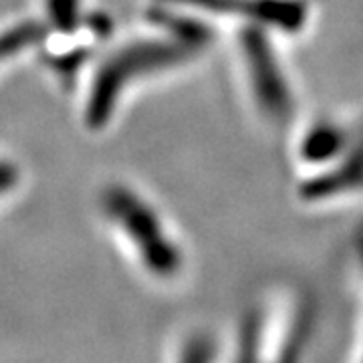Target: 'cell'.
Here are the masks:
<instances>
[{
  "label": "cell",
  "instance_id": "cell-3",
  "mask_svg": "<svg viewBox=\"0 0 363 363\" xmlns=\"http://www.w3.org/2000/svg\"><path fill=\"white\" fill-rule=\"evenodd\" d=\"M198 51L180 40H140L131 43L105 61L91 85L87 123L104 128L116 109L125 85L135 79L190 61Z\"/></svg>",
  "mask_w": 363,
  "mask_h": 363
},
{
  "label": "cell",
  "instance_id": "cell-13",
  "mask_svg": "<svg viewBox=\"0 0 363 363\" xmlns=\"http://www.w3.org/2000/svg\"><path fill=\"white\" fill-rule=\"evenodd\" d=\"M351 359L357 363H363V311L359 315V323H357V333H355V341H353Z\"/></svg>",
  "mask_w": 363,
  "mask_h": 363
},
{
  "label": "cell",
  "instance_id": "cell-10",
  "mask_svg": "<svg viewBox=\"0 0 363 363\" xmlns=\"http://www.w3.org/2000/svg\"><path fill=\"white\" fill-rule=\"evenodd\" d=\"M79 4L81 0H47L51 25L67 35L73 33L79 26Z\"/></svg>",
  "mask_w": 363,
  "mask_h": 363
},
{
  "label": "cell",
  "instance_id": "cell-8",
  "mask_svg": "<svg viewBox=\"0 0 363 363\" xmlns=\"http://www.w3.org/2000/svg\"><path fill=\"white\" fill-rule=\"evenodd\" d=\"M152 18L157 21L172 35L174 40H180L184 45L192 47L194 51H202L208 45L214 40V28L206 25L200 18H192V16H184L178 13H169V11H162L157 9L152 13Z\"/></svg>",
  "mask_w": 363,
  "mask_h": 363
},
{
  "label": "cell",
  "instance_id": "cell-2",
  "mask_svg": "<svg viewBox=\"0 0 363 363\" xmlns=\"http://www.w3.org/2000/svg\"><path fill=\"white\" fill-rule=\"evenodd\" d=\"M277 39L281 37L262 26L240 23L236 47L257 113L271 128L289 130L301 117V99L291 67L283 59Z\"/></svg>",
  "mask_w": 363,
  "mask_h": 363
},
{
  "label": "cell",
  "instance_id": "cell-11",
  "mask_svg": "<svg viewBox=\"0 0 363 363\" xmlns=\"http://www.w3.org/2000/svg\"><path fill=\"white\" fill-rule=\"evenodd\" d=\"M212 357H214V345L210 339H194L186 347V353L182 355V359L186 362H206Z\"/></svg>",
  "mask_w": 363,
  "mask_h": 363
},
{
  "label": "cell",
  "instance_id": "cell-4",
  "mask_svg": "<svg viewBox=\"0 0 363 363\" xmlns=\"http://www.w3.org/2000/svg\"><path fill=\"white\" fill-rule=\"evenodd\" d=\"M363 113L355 111H315L298 117L291 125V164L295 180H305L329 169L350 150L359 128Z\"/></svg>",
  "mask_w": 363,
  "mask_h": 363
},
{
  "label": "cell",
  "instance_id": "cell-9",
  "mask_svg": "<svg viewBox=\"0 0 363 363\" xmlns=\"http://www.w3.org/2000/svg\"><path fill=\"white\" fill-rule=\"evenodd\" d=\"M45 35H47V28L40 23H30V21L0 33V63L18 52L26 51L28 47L43 43Z\"/></svg>",
  "mask_w": 363,
  "mask_h": 363
},
{
  "label": "cell",
  "instance_id": "cell-7",
  "mask_svg": "<svg viewBox=\"0 0 363 363\" xmlns=\"http://www.w3.org/2000/svg\"><path fill=\"white\" fill-rule=\"evenodd\" d=\"M325 0H216L218 16L259 25L281 39H298L311 30Z\"/></svg>",
  "mask_w": 363,
  "mask_h": 363
},
{
  "label": "cell",
  "instance_id": "cell-6",
  "mask_svg": "<svg viewBox=\"0 0 363 363\" xmlns=\"http://www.w3.org/2000/svg\"><path fill=\"white\" fill-rule=\"evenodd\" d=\"M295 198L311 212H331L363 200V119L350 150L329 169L295 180Z\"/></svg>",
  "mask_w": 363,
  "mask_h": 363
},
{
  "label": "cell",
  "instance_id": "cell-1",
  "mask_svg": "<svg viewBox=\"0 0 363 363\" xmlns=\"http://www.w3.org/2000/svg\"><path fill=\"white\" fill-rule=\"evenodd\" d=\"M315 329V303L301 286H289L274 307L257 305L242 317L236 359L297 362L309 347Z\"/></svg>",
  "mask_w": 363,
  "mask_h": 363
},
{
  "label": "cell",
  "instance_id": "cell-5",
  "mask_svg": "<svg viewBox=\"0 0 363 363\" xmlns=\"http://www.w3.org/2000/svg\"><path fill=\"white\" fill-rule=\"evenodd\" d=\"M104 208L133 242L147 271L157 277H172L180 271V248L172 242L156 212L135 192L123 186H111L104 194Z\"/></svg>",
  "mask_w": 363,
  "mask_h": 363
},
{
  "label": "cell",
  "instance_id": "cell-12",
  "mask_svg": "<svg viewBox=\"0 0 363 363\" xmlns=\"http://www.w3.org/2000/svg\"><path fill=\"white\" fill-rule=\"evenodd\" d=\"M18 180V169L9 162H0V194L9 192Z\"/></svg>",
  "mask_w": 363,
  "mask_h": 363
}]
</instances>
